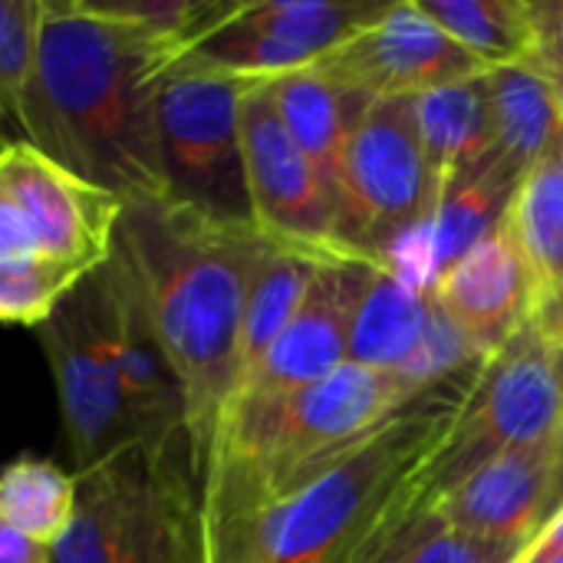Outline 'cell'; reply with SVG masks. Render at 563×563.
<instances>
[{
    "label": "cell",
    "instance_id": "cell-22",
    "mask_svg": "<svg viewBox=\"0 0 563 563\" xmlns=\"http://www.w3.org/2000/svg\"><path fill=\"white\" fill-rule=\"evenodd\" d=\"M505 224L515 234L538 287V300L563 287V125L551 148L521 178Z\"/></svg>",
    "mask_w": 563,
    "mask_h": 563
},
{
    "label": "cell",
    "instance_id": "cell-9",
    "mask_svg": "<svg viewBox=\"0 0 563 563\" xmlns=\"http://www.w3.org/2000/svg\"><path fill=\"white\" fill-rule=\"evenodd\" d=\"M36 333L56 379L73 475L142 439L139 419L109 350L99 267L66 294V300L49 313L43 327H36Z\"/></svg>",
    "mask_w": 563,
    "mask_h": 563
},
{
    "label": "cell",
    "instance_id": "cell-30",
    "mask_svg": "<svg viewBox=\"0 0 563 563\" xmlns=\"http://www.w3.org/2000/svg\"><path fill=\"white\" fill-rule=\"evenodd\" d=\"M531 13L538 26L534 59L563 63V0H531Z\"/></svg>",
    "mask_w": 563,
    "mask_h": 563
},
{
    "label": "cell",
    "instance_id": "cell-3",
    "mask_svg": "<svg viewBox=\"0 0 563 563\" xmlns=\"http://www.w3.org/2000/svg\"><path fill=\"white\" fill-rule=\"evenodd\" d=\"M482 366L422 389L376 432L280 488L201 492L205 563L353 561L399 485L455 422Z\"/></svg>",
    "mask_w": 563,
    "mask_h": 563
},
{
    "label": "cell",
    "instance_id": "cell-8",
    "mask_svg": "<svg viewBox=\"0 0 563 563\" xmlns=\"http://www.w3.org/2000/svg\"><path fill=\"white\" fill-rule=\"evenodd\" d=\"M429 221L432 201L416 96H376L343 158L340 244L350 254L386 264Z\"/></svg>",
    "mask_w": 563,
    "mask_h": 563
},
{
    "label": "cell",
    "instance_id": "cell-11",
    "mask_svg": "<svg viewBox=\"0 0 563 563\" xmlns=\"http://www.w3.org/2000/svg\"><path fill=\"white\" fill-rule=\"evenodd\" d=\"M373 267L376 261L356 257V254H336L323 261L294 320L284 327V333L274 340L264 360L244 376V383L231 396L221 432L241 419H254L280 406L284 399L327 379L333 369L346 363L353 317H356V307H360V297L366 290Z\"/></svg>",
    "mask_w": 563,
    "mask_h": 563
},
{
    "label": "cell",
    "instance_id": "cell-2",
    "mask_svg": "<svg viewBox=\"0 0 563 563\" xmlns=\"http://www.w3.org/2000/svg\"><path fill=\"white\" fill-rule=\"evenodd\" d=\"M257 228L224 224L168 198L125 201L112 254L135 277L185 399V429L198 488L238 389V343Z\"/></svg>",
    "mask_w": 563,
    "mask_h": 563
},
{
    "label": "cell",
    "instance_id": "cell-19",
    "mask_svg": "<svg viewBox=\"0 0 563 563\" xmlns=\"http://www.w3.org/2000/svg\"><path fill=\"white\" fill-rule=\"evenodd\" d=\"M488 89L495 135L488 165L521 185V178L534 168V162L561 132L563 115L558 96L541 69L531 63L488 69Z\"/></svg>",
    "mask_w": 563,
    "mask_h": 563
},
{
    "label": "cell",
    "instance_id": "cell-29",
    "mask_svg": "<svg viewBox=\"0 0 563 563\" xmlns=\"http://www.w3.org/2000/svg\"><path fill=\"white\" fill-rule=\"evenodd\" d=\"M76 284L66 274H0V323L43 327Z\"/></svg>",
    "mask_w": 563,
    "mask_h": 563
},
{
    "label": "cell",
    "instance_id": "cell-32",
    "mask_svg": "<svg viewBox=\"0 0 563 563\" xmlns=\"http://www.w3.org/2000/svg\"><path fill=\"white\" fill-rule=\"evenodd\" d=\"M0 563H53V551L0 521Z\"/></svg>",
    "mask_w": 563,
    "mask_h": 563
},
{
    "label": "cell",
    "instance_id": "cell-25",
    "mask_svg": "<svg viewBox=\"0 0 563 563\" xmlns=\"http://www.w3.org/2000/svg\"><path fill=\"white\" fill-rule=\"evenodd\" d=\"M76 508V475L36 455L0 468V521L43 548H56Z\"/></svg>",
    "mask_w": 563,
    "mask_h": 563
},
{
    "label": "cell",
    "instance_id": "cell-16",
    "mask_svg": "<svg viewBox=\"0 0 563 563\" xmlns=\"http://www.w3.org/2000/svg\"><path fill=\"white\" fill-rule=\"evenodd\" d=\"M99 274L106 294L109 350L125 386V396L132 402V412L139 419L142 439L188 435L181 386L135 277L112 251L99 264Z\"/></svg>",
    "mask_w": 563,
    "mask_h": 563
},
{
    "label": "cell",
    "instance_id": "cell-20",
    "mask_svg": "<svg viewBox=\"0 0 563 563\" xmlns=\"http://www.w3.org/2000/svg\"><path fill=\"white\" fill-rule=\"evenodd\" d=\"M336 254H323L313 247L287 244V241H264V251L254 264L244 320H241V343H238V386L244 376L264 360L284 327L294 320L300 303L307 300L323 261ZM238 393V389H234Z\"/></svg>",
    "mask_w": 563,
    "mask_h": 563
},
{
    "label": "cell",
    "instance_id": "cell-6",
    "mask_svg": "<svg viewBox=\"0 0 563 563\" xmlns=\"http://www.w3.org/2000/svg\"><path fill=\"white\" fill-rule=\"evenodd\" d=\"M247 86L251 79L178 56L155 102L162 198L241 228H254L241 142Z\"/></svg>",
    "mask_w": 563,
    "mask_h": 563
},
{
    "label": "cell",
    "instance_id": "cell-13",
    "mask_svg": "<svg viewBox=\"0 0 563 563\" xmlns=\"http://www.w3.org/2000/svg\"><path fill=\"white\" fill-rule=\"evenodd\" d=\"M320 76L369 96H422L488 73L419 0L386 3L383 13L313 66Z\"/></svg>",
    "mask_w": 563,
    "mask_h": 563
},
{
    "label": "cell",
    "instance_id": "cell-5",
    "mask_svg": "<svg viewBox=\"0 0 563 563\" xmlns=\"http://www.w3.org/2000/svg\"><path fill=\"white\" fill-rule=\"evenodd\" d=\"M561 429L563 369L544 333L528 320L492 360H485L455 422L409 472L376 525L429 511L485 462L544 442Z\"/></svg>",
    "mask_w": 563,
    "mask_h": 563
},
{
    "label": "cell",
    "instance_id": "cell-17",
    "mask_svg": "<svg viewBox=\"0 0 563 563\" xmlns=\"http://www.w3.org/2000/svg\"><path fill=\"white\" fill-rule=\"evenodd\" d=\"M419 139L429 175L432 218L492 158V89L488 73L416 96Z\"/></svg>",
    "mask_w": 563,
    "mask_h": 563
},
{
    "label": "cell",
    "instance_id": "cell-26",
    "mask_svg": "<svg viewBox=\"0 0 563 563\" xmlns=\"http://www.w3.org/2000/svg\"><path fill=\"white\" fill-rule=\"evenodd\" d=\"M518 181L505 178L498 168L485 165L478 178L462 185L429 221V274L432 284L442 271H449L468 247H475L508 211Z\"/></svg>",
    "mask_w": 563,
    "mask_h": 563
},
{
    "label": "cell",
    "instance_id": "cell-21",
    "mask_svg": "<svg viewBox=\"0 0 563 563\" xmlns=\"http://www.w3.org/2000/svg\"><path fill=\"white\" fill-rule=\"evenodd\" d=\"M429 300L432 290L406 280L386 264H376L353 317L346 363L399 373L419 346L429 317Z\"/></svg>",
    "mask_w": 563,
    "mask_h": 563
},
{
    "label": "cell",
    "instance_id": "cell-15",
    "mask_svg": "<svg viewBox=\"0 0 563 563\" xmlns=\"http://www.w3.org/2000/svg\"><path fill=\"white\" fill-rule=\"evenodd\" d=\"M439 307L492 360L534 313V274L505 218L432 284Z\"/></svg>",
    "mask_w": 563,
    "mask_h": 563
},
{
    "label": "cell",
    "instance_id": "cell-18",
    "mask_svg": "<svg viewBox=\"0 0 563 563\" xmlns=\"http://www.w3.org/2000/svg\"><path fill=\"white\" fill-rule=\"evenodd\" d=\"M274 106L294 135V142L303 148L310 165L317 168L320 181L336 201L340 211V178H343V158L350 148V139L366 112V106L376 99L369 92L340 86L317 69H300L280 79H267Z\"/></svg>",
    "mask_w": 563,
    "mask_h": 563
},
{
    "label": "cell",
    "instance_id": "cell-14",
    "mask_svg": "<svg viewBox=\"0 0 563 563\" xmlns=\"http://www.w3.org/2000/svg\"><path fill=\"white\" fill-rule=\"evenodd\" d=\"M561 508L563 429L544 442L485 462L429 511L472 538L528 548Z\"/></svg>",
    "mask_w": 563,
    "mask_h": 563
},
{
    "label": "cell",
    "instance_id": "cell-10",
    "mask_svg": "<svg viewBox=\"0 0 563 563\" xmlns=\"http://www.w3.org/2000/svg\"><path fill=\"white\" fill-rule=\"evenodd\" d=\"M369 0H234L181 56L251 82L313 69L383 13Z\"/></svg>",
    "mask_w": 563,
    "mask_h": 563
},
{
    "label": "cell",
    "instance_id": "cell-33",
    "mask_svg": "<svg viewBox=\"0 0 563 563\" xmlns=\"http://www.w3.org/2000/svg\"><path fill=\"white\" fill-rule=\"evenodd\" d=\"M563 558V508L541 528V534L521 551L518 563H544Z\"/></svg>",
    "mask_w": 563,
    "mask_h": 563
},
{
    "label": "cell",
    "instance_id": "cell-4",
    "mask_svg": "<svg viewBox=\"0 0 563 563\" xmlns=\"http://www.w3.org/2000/svg\"><path fill=\"white\" fill-rule=\"evenodd\" d=\"M53 563H205L188 435L135 439L76 472V508Z\"/></svg>",
    "mask_w": 563,
    "mask_h": 563
},
{
    "label": "cell",
    "instance_id": "cell-28",
    "mask_svg": "<svg viewBox=\"0 0 563 563\" xmlns=\"http://www.w3.org/2000/svg\"><path fill=\"white\" fill-rule=\"evenodd\" d=\"M482 363H485V356L472 346V340L462 333V327L432 297L419 346L412 350V356L406 360L399 376L409 379L416 389H429V386L455 379V376H462Z\"/></svg>",
    "mask_w": 563,
    "mask_h": 563
},
{
    "label": "cell",
    "instance_id": "cell-7",
    "mask_svg": "<svg viewBox=\"0 0 563 563\" xmlns=\"http://www.w3.org/2000/svg\"><path fill=\"white\" fill-rule=\"evenodd\" d=\"M122 201L26 142L0 145V274L82 280L112 251Z\"/></svg>",
    "mask_w": 563,
    "mask_h": 563
},
{
    "label": "cell",
    "instance_id": "cell-27",
    "mask_svg": "<svg viewBox=\"0 0 563 563\" xmlns=\"http://www.w3.org/2000/svg\"><path fill=\"white\" fill-rule=\"evenodd\" d=\"M43 0H0V119L20 129L36 76Z\"/></svg>",
    "mask_w": 563,
    "mask_h": 563
},
{
    "label": "cell",
    "instance_id": "cell-12",
    "mask_svg": "<svg viewBox=\"0 0 563 563\" xmlns=\"http://www.w3.org/2000/svg\"><path fill=\"white\" fill-rule=\"evenodd\" d=\"M241 142L254 228L271 241H287L323 254H350L340 244L336 201L287 132L267 79L251 82L244 92Z\"/></svg>",
    "mask_w": 563,
    "mask_h": 563
},
{
    "label": "cell",
    "instance_id": "cell-34",
    "mask_svg": "<svg viewBox=\"0 0 563 563\" xmlns=\"http://www.w3.org/2000/svg\"><path fill=\"white\" fill-rule=\"evenodd\" d=\"M531 66H538V69H541V76L551 82V89H554V96H558V106H561V115H563V63H551V59H531Z\"/></svg>",
    "mask_w": 563,
    "mask_h": 563
},
{
    "label": "cell",
    "instance_id": "cell-1",
    "mask_svg": "<svg viewBox=\"0 0 563 563\" xmlns=\"http://www.w3.org/2000/svg\"><path fill=\"white\" fill-rule=\"evenodd\" d=\"M178 56L89 0H43L20 142L122 205L162 198L158 82Z\"/></svg>",
    "mask_w": 563,
    "mask_h": 563
},
{
    "label": "cell",
    "instance_id": "cell-31",
    "mask_svg": "<svg viewBox=\"0 0 563 563\" xmlns=\"http://www.w3.org/2000/svg\"><path fill=\"white\" fill-rule=\"evenodd\" d=\"M531 320L544 333V340L551 343V350H554V356H558V363H561L563 369V287L534 303Z\"/></svg>",
    "mask_w": 563,
    "mask_h": 563
},
{
    "label": "cell",
    "instance_id": "cell-23",
    "mask_svg": "<svg viewBox=\"0 0 563 563\" xmlns=\"http://www.w3.org/2000/svg\"><path fill=\"white\" fill-rule=\"evenodd\" d=\"M422 10L485 69L531 63L538 26L531 0H419Z\"/></svg>",
    "mask_w": 563,
    "mask_h": 563
},
{
    "label": "cell",
    "instance_id": "cell-24",
    "mask_svg": "<svg viewBox=\"0 0 563 563\" xmlns=\"http://www.w3.org/2000/svg\"><path fill=\"white\" fill-rule=\"evenodd\" d=\"M525 548L472 538L435 511L383 521L350 563H518Z\"/></svg>",
    "mask_w": 563,
    "mask_h": 563
},
{
    "label": "cell",
    "instance_id": "cell-35",
    "mask_svg": "<svg viewBox=\"0 0 563 563\" xmlns=\"http://www.w3.org/2000/svg\"><path fill=\"white\" fill-rule=\"evenodd\" d=\"M544 563H563V558H554V561H544Z\"/></svg>",
    "mask_w": 563,
    "mask_h": 563
}]
</instances>
